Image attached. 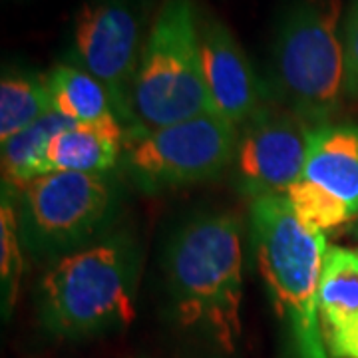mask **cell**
<instances>
[{
  "mask_svg": "<svg viewBox=\"0 0 358 358\" xmlns=\"http://www.w3.org/2000/svg\"><path fill=\"white\" fill-rule=\"evenodd\" d=\"M162 268L179 327L233 355L243 336V219L229 211L183 219L164 247Z\"/></svg>",
  "mask_w": 358,
  "mask_h": 358,
  "instance_id": "6da1fadb",
  "label": "cell"
},
{
  "mask_svg": "<svg viewBox=\"0 0 358 358\" xmlns=\"http://www.w3.org/2000/svg\"><path fill=\"white\" fill-rule=\"evenodd\" d=\"M143 253L138 237L115 227L50 263L36 285V317L60 341L124 331L138 313Z\"/></svg>",
  "mask_w": 358,
  "mask_h": 358,
  "instance_id": "7a4b0ae2",
  "label": "cell"
},
{
  "mask_svg": "<svg viewBox=\"0 0 358 358\" xmlns=\"http://www.w3.org/2000/svg\"><path fill=\"white\" fill-rule=\"evenodd\" d=\"M249 235L257 271L294 358H329L319 327L327 235L303 225L287 197L253 201Z\"/></svg>",
  "mask_w": 358,
  "mask_h": 358,
  "instance_id": "3957f363",
  "label": "cell"
},
{
  "mask_svg": "<svg viewBox=\"0 0 358 358\" xmlns=\"http://www.w3.org/2000/svg\"><path fill=\"white\" fill-rule=\"evenodd\" d=\"M341 0H293L273 40L271 100L313 128L333 122L345 100Z\"/></svg>",
  "mask_w": 358,
  "mask_h": 358,
  "instance_id": "277c9868",
  "label": "cell"
},
{
  "mask_svg": "<svg viewBox=\"0 0 358 358\" xmlns=\"http://www.w3.org/2000/svg\"><path fill=\"white\" fill-rule=\"evenodd\" d=\"M211 112L193 0H162L141 48L134 114L143 131Z\"/></svg>",
  "mask_w": 358,
  "mask_h": 358,
  "instance_id": "5b68a950",
  "label": "cell"
},
{
  "mask_svg": "<svg viewBox=\"0 0 358 358\" xmlns=\"http://www.w3.org/2000/svg\"><path fill=\"white\" fill-rule=\"evenodd\" d=\"M117 178L115 173L52 171L20 189H10L26 253L50 263L114 231L124 203Z\"/></svg>",
  "mask_w": 358,
  "mask_h": 358,
  "instance_id": "8992f818",
  "label": "cell"
},
{
  "mask_svg": "<svg viewBox=\"0 0 358 358\" xmlns=\"http://www.w3.org/2000/svg\"><path fill=\"white\" fill-rule=\"evenodd\" d=\"M239 128L207 112L166 128L128 136L120 173L148 193L171 192L217 179L233 166Z\"/></svg>",
  "mask_w": 358,
  "mask_h": 358,
  "instance_id": "52a82bcc",
  "label": "cell"
},
{
  "mask_svg": "<svg viewBox=\"0 0 358 358\" xmlns=\"http://www.w3.org/2000/svg\"><path fill=\"white\" fill-rule=\"evenodd\" d=\"M141 13L136 0H88L74 20V66L100 80L128 136L143 131L134 114L141 56Z\"/></svg>",
  "mask_w": 358,
  "mask_h": 358,
  "instance_id": "ba28073f",
  "label": "cell"
},
{
  "mask_svg": "<svg viewBox=\"0 0 358 358\" xmlns=\"http://www.w3.org/2000/svg\"><path fill=\"white\" fill-rule=\"evenodd\" d=\"M296 219L327 235L358 219V124L313 128L301 178L287 192Z\"/></svg>",
  "mask_w": 358,
  "mask_h": 358,
  "instance_id": "9c48e42d",
  "label": "cell"
},
{
  "mask_svg": "<svg viewBox=\"0 0 358 358\" xmlns=\"http://www.w3.org/2000/svg\"><path fill=\"white\" fill-rule=\"evenodd\" d=\"M313 126L268 98L239 128L231 166L235 192L251 203L285 197L301 178Z\"/></svg>",
  "mask_w": 358,
  "mask_h": 358,
  "instance_id": "30bf717a",
  "label": "cell"
},
{
  "mask_svg": "<svg viewBox=\"0 0 358 358\" xmlns=\"http://www.w3.org/2000/svg\"><path fill=\"white\" fill-rule=\"evenodd\" d=\"M201 58L211 112L241 128L271 94L259 82L229 26L217 18L201 22Z\"/></svg>",
  "mask_w": 358,
  "mask_h": 358,
  "instance_id": "8fae6325",
  "label": "cell"
},
{
  "mask_svg": "<svg viewBox=\"0 0 358 358\" xmlns=\"http://www.w3.org/2000/svg\"><path fill=\"white\" fill-rule=\"evenodd\" d=\"M319 327L329 358H358V249L329 245L320 275Z\"/></svg>",
  "mask_w": 358,
  "mask_h": 358,
  "instance_id": "7c38bea8",
  "label": "cell"
},
{
  "mask_svg": "<svg viewBox=\"0 0 358 358\" xmlns=\"http://www.w3.org/2000/svg\"><path fill=\"white\" fill-rule=\"evenodd\" d=\"M128 140L124 126L70 124L52 138L46 164L48 171L70 173H114Z\"/></svg>",
  "mask_w": 358,
  "mask_h": 358,
  "instance_id": "4fadbf2b",
  "label": "cell"
},
{
  "mask_svg": "<svg viewBox=\"0 0 358 358\" xmlns=\"http://www.w3.org/2000/svg\"><path fill=\"white\" fill-rule=\"evenodd\" d=\"M46 80L52 110L70 122L90 126H124L115 114L110 92L86 70L74 64H56L46 74Z\"/></svg>",
  "mask_w": 358,
  "mask_h": 358,
  "instance_id": "5bb4252c",
  "label": "cell"
},
{
  "mask_svg": "<svg viewBox=\"0 0 358 358\" xmlns=\"http://www.w3.org/2000/svg\"><path fill=\"white\" fill-rule=\"evenodd\" d=\"M70 124L72 122L68 117L50 112L32 126L2 141V185L8 189H20L26 183L50 173L46 164L48 145L52 138Z\"/></svg>",
  "mask_w": 358,
  "mask_h": 358,
  "instance_id": "9a60e30c",
  "label": "cell"
},
{
  "mask_svg": "<svg viewBox=\"0 0 358 358\" xmlns=\"http://www.w3.org/2000/svg\"><path fill=\"white\" fill-rule=\"evenodd\" d=\"M52 98L44 74L6 70L0 80V141L16 136L42 115L50 114Z\"/></svg>",
  "mask_w": 358,
  "mask_h": 358,
  "instance_id": "2e32d148",
  "label": "cell"
},
{
  "mask_svg": "<svg viewBox=\"0 0 358 358\" xmlns=\"http://www.w3.org/2000/svg\"><path fill=\"white\" fill-rule=\"evenodd\" d=\"M24 245L18 225V207L14 193L2 187L0 195V294L2 317L10 319L24 271Z\"/></svg>",
  "mask_w": 358,
  "mask_h": 358,
  "instance_id": "e0dca14e",
  "label": "cell"
},
{
  "mask_svg": "<svg viewBox=\"0 0 358 358\" xmlns=\"http://www.w3.org/2000/svg\"><path fill=\"white\" fill-rule=\"evenodd\" d=\"M346 98H358V0H350L343 22Z\"/></svg>",
  "mask_w": 358,
  "mask_h": 358,
  "instance_id": "ac0fdd59",
  "label": "cell"
},
{
  "mask_svg": "<svg viewBox=\"0 0 358 358\" xmlns=\"http://www.w3.org/2000/svg\"><path fill=\"white\" fill-rule=\"evenodd\" d=\"M352 231H355V237H357V241H358V221H357V225H355V229H352Z\"/></svg>",
  "mask_w": 358,
  "mask_h": 358,
  "instance_id": "d6986e66",
  "label": "cell"
}]
</instances>
